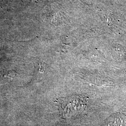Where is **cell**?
Wrapping results in <instances>:
<instances>
[{
	"label": "cell",
	"instance_id": "6da1fadb",
	"mask_svg": "<svg viewBox=\"0 0 126 126\" xmlns=\"http://www.w3.org/2000/svg\"><path fill=\"white\" fill-rule=\"evenodd\" d=\"M84 100L79 97H74L67 99L63 107V115L70 118L82 113L86 108Z\"/></svg>",
	"mask_w": 126,
	"mask_h": 126
}]
</instances>
